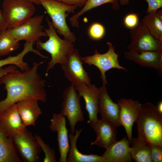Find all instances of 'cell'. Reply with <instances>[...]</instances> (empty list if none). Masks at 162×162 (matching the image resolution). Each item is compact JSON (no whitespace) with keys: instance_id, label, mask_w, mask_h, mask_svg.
<instances>
[{"instance_id":"6da1fadb","label":"cell","mask_w":162,"mask_h":162,"mask_svg":"<svg viewBox=\"0 0 162 162\" xmlns=\"http://www.w3.org/2000/svg\"><path fill=\"white\" fill-rule=\"evenodd\" d=\"M43 63L33 62L28 70L9 73L0 78V85H4L7 91L6 98L0 101V113L22 100L33 98L46 102V81L38 72L39 66Z\"/></svg>"},{"instance_id":"7a4b0ae2","label":"cell","mask_w":162,"mask_h":162,"mask_svg":"<svg viewBox=\"0 0 162 162\" xmlns=\"http://www.w3.org/2000/svg\"><path fill=\"white\" fill-rule=\"evenodd\" d=\"M135 122L137 138L150 145L162 146V113L157 106L148 102L141 104Z\"/></svg>"},{"instance_id":"3957f363","label":"cell","mask_w":162,"mask_h":162,"mask_svg":"<svg viewBox=\"0 0 162 162\" xmlns=\"http://www.w3.org/2000/svg\"><path fill=\"white\" fill-rule=\"evenodd\" d=\"M46 20L48 28L44 29L48 37V39L45 42L39 40L36 42V45L38 49L45 50L51 56V58L48 63L45 73V76H47L49 71L53 69L56 64H59L61 65L64 64L68 56L74 51L75 49L73 42L62 39L59 37L48 17Z\"/></svg>"},{"instance_id":"277c9868","label":"cell","mask_w":162,"mask_h":162,"mask_svg":"<svg viewBox=\"0 0 162 162\" xmlns=\"http://www.w3.org/2000/svg\"><path fill=\"white\" fill-rule=\"evenodd\" d=\"M38 1L50 17L57 33L62 35L64 39L75 43L76 38L68 26L66 18L69 14H75L77 7L65 4L58 0Z\"/></svg>"},{"instance_id":"5b68a950","label":"cell","mask_w":162,"mask_h":162,"mask_svg":"<svg viewBox=\"0 0 162 162\" xmlns=\"http://www.w3.org/2000/svg\"><path fill=\"white\" fill-rule=\"evenodd\" d=\"M34 4L26 0H4L2 13L7 29H11L33 16Z\"/></svg>"},{"instance_id":"8992f818","label":"cell","mask_w":162,"mask_h":162,"mask_svg":"<svg viewBox=\"0 0 162 162\" xmlns=\"http://www.w3.org/2000/svg\"><path fill=\"white\" fill-rule=\"evenodd\" d=\"M60 113L67 117L70 126L71 134L75 132V127L78 122L85 120L80 102L81 96L72 84L65 89L63 94Z\"/></svg>"},{"instance_id":"52a82bcc","label":"cell","mask_w":162,"mask_h":162,"mask_svg":"<svg viewBox=\"0 0 162 162\" xmlns=\"http://www.w3.org/2000/svg\"><path fill=\"white\" fill-rule=\"evenodd\" d=\"M44 16H33L13 28L8 30L16 40L34 43L42 37H47L42 25Z\"/></svg>"},{"instance_id":"ba28073f","label":"cell","mask_w":162,"mask_h":162,"mask_svg":"<svg viewBox=\"0 0 162 162\" xmlns=\"http://www.w3.org/2000/svg\"><path fill=\"white\" fill-rule=\"evenodd\" d=\"M106 44L108 50L106 52L100 54L97 50H95L93 55L81 57L84 63L90 66L94 65L98 68L101 73L100 77L103 83L106 85L107 82L106 73L108 70L116 68L127 71L126 68L120 65L118 59V55L115 52L114 46L110 42H107Z\"/></svg>"},{"instance_id":"9c48e42d","label":"cell","mask_w":162,"mask_h":162,"mask_svg":"<svg viewBox=\"0 0 162 162\" xmlns=\"http://www.w3.org/2000/svg\"><path fill=\"white\" fill-rule=\"evenodd\" d=\"M129 51L140 53L145 51H162V43L152 35L140 21L130 29Z\"/></svg>"},{"instance_id":"30bf717a","label":"cell","mask_w":162,"mask_h":162,"mask_svg":"<svg viewBox=\"0 0 162 162\" xmlns=\"http://www.w3.org/2000/svg\"><path fill=\"white\" fill-rule=\"evenodd\" d=\"M16 151L24 162H38L41 148L35 137L27 128L12 137Z\"/></svg>"},{"instance_id":"8fae6325","label":"cell","mask_w":162,"mask_h":162,"mask_svg":"<svg viewBox=\"0 0 162 162\" xmlns=\"http://www.w3.org/2000/svg\"><path fill=\"white\" fill-rule=\"evenodd\" d=\"M81 57L75 49L61 65L65 76L75 87L82 83L88 86L91 84V78L83 68Z\"/></svg>"},{"instance_id":"7c38bea8","label":"cell","mask_w":162,"mask_h":162,"mask_svg":"<svg viewBox=\"0 0 162 162\" xmlns=\"http://www.w3.org/2000/svg\"><path fill=\"white\" fill-rule=\"evenodd\" d=\"M120 108L119 118L126 131L130 142L132 138V129L138 116L141 104L137 100L122 98L118 101Z\"/></svg>"},{"instance_id":"4fadbf2b","label":"cell","mask_w":162,"mask_h":162,"mask_svg":"<svg viewBox=\"0 0 162 162\" xmlns=\"http://www.w3.org/2000/svg\"><path fill=\"white\" fill-rule=\"evenodd\" d=\"M99 89L98 110L101 119L116 128L121 126L118 104L111 99L107 92L106 85L103 84Z\"/></svg>"},{"instance_id":"5bb4252c","label":"cell","mask_w":162,"mask_h":162,"mask_svg":"<svg viewBox=\"0 0 162 162\" xmlns=\"http://www.w3.org/2000/svg\"><path fill=\"white\" fill-rule=\"evenodd\" d=\"M49 128L53 132H57V140L60 153L59 162H67V158L70 146L66 126L65 117L60 113H54L50 120Z\"/></svg>"},{"instance_id":"9a60e30c","label":"cell","mask_w":162,"mask_h":162,"mask_svg":"<svg viewBox=\"0 0 162 162\" xmlns=\"http://www.w3.org/2000/svg\"><path fill=\"white\" fill-rule=\"evenodd\" d=\"M79 94L85 101V107L88 115L87 122H93L98 119L99 113L98 102L99 88L94 84L88 86L84 83L75 87Z\"/></svg>"},{"instance_id":"2e32d148","label":"cell","mask_w":162,"mask_h":162,"mask_svg":"<svg viewBox=\"0 0 162 162\" xmlns=\"http://www.w3.org/2000/svg\"><path fill=\"white\" fill-rule=\"evenodd\" d=\"M95 132L97 137L91 145H97L106 149L117 140L116 127L102 119L87 122Z\"/></svg>"},{"instance_id":"e0dca14e","label":"cell","mask_w":162,"mask_h":162,"mask_svg":"<svg viewBox=\"0 0 162 162\" xmlns=\"http://www.w3.org/2000/svg\"><path fill=\"white\" fill-rule=\"evenodd\" d=\"M0 125L7 135L12 137L26 129L14 104L0 113Z\"/></svg>"},{"instance_id":"ac0fdd59","label":"cell","mask_w":162,"mask_h":162,"mask_svg":"<svg viewBox=\"0 0 162 162\" xmlns=\"http://www.w3.org/2000/svg\"><path fill=\"white\" fill-rule=\"evenodd\" d=\"M125 58L143 67L153 68L160 76L162 72V51H145L140 53L128 51L124 52Z\"/></svg>"},{"instance_id":"d6986e66","label":"cell","mask_w":162,"mask_h":162,"mask_svg":"<svg viewBox=\"0 0 162 162\" xmlns=\"http://www.w3.org/2000/svg\"><path fill=\"white\" fill-rule=\"evenodd\" d=\"M130 143L127 137H124L112 144L102 156L103 162L132 161Z\"/></svg>"},{"instance_id":"ffe728a7","label":"cell","mask_w":162,"mask_h":162,"mask_svg":"<svg viewBox=\"0 0 162 162\" xmlns=\"http://www.w3.org/2000/svg\"><path fill=\"white\" fill-rule=\"evenodd\" d=\"M38 100L30 98L22 100L16 103L17 109L24 124L35 126L36 120L42 114Z\"/></svg>"},{"instance_id":"44dd1931","label":"cell","mask_w":162,"mask_h":162,"mask_svg":"<svg viewBox=\"0 0 162 162\" xmlns=\"http://www.w3.org/2000/svg\"><path fill=\"white\" fill-rule=\"evenodd\" d=\"M83 130L76 129L75 134H70L68 136L70 146L69 154L67 158V162H103L102 156L96 154H86L82 153L78 149L76 142Z\"/></svg>"},{"instance_id":"7402d4cb","label":"cell","mask_w":162,"mask_h":162,"mask_svg":"<svg viewBox=\"0 0 162 162\" xmlns=\"http://www.w3.org/2000/svg\"><path fill=\"white\" fill-rule=\"evenodd\" d=\"M33 43L26 42L22 51L14 56H9L7 58L0 60V69L3 67L8 64L14 65L18 68L22 72L29 70L30 68L28 64L23 61V58L28 52H32L38 55L43 58H46L47 57L42 54L37 50L33 47Z\"/></svg>"},{"instance_id":"603a6c76","label":"cell","mask_w":162,"mask_h":162,"mask_svg":"<svg viewBox=\"0 0 162 162\" xmlns=\"http://www.w3.org/2000/svg\"><path fill=\"white\" fill-rule=\"evenodd\" d=\"M12 137L8 136L0 125V162H22Z\"/></svg>"},{"instance_id":"cb8c5ba5","label":"cell","mask_w":162,"mask_h":162,"mask_svg":"<svg viewBox=\"0 0 162 162\" xmlns=\"http://www.w3.org/2000/svg\"><path fill=\"white\" fill-rule=\"evenodd\" d=\"M130 154L136 162H152L150 154V145L138 138H132Z\"/></svg>"},{"instance_id":"d4e9b609","label":"cell","mask_w":162,"mask_h":162,"mask_svg":"<svg viewBox=\"0 0 162 162\" xmlns=\"http://www.w3.org/2000/svg\"><path fill=\"white\" fill-rule=\"evenodd\" d=\"M119 0H86L85 5L78 12L74 14L69 19L70 24L73 27H79L78 21L79 17L85 12L101 5L110 3L112 5V8L114 10L120 9Z\"/></svg>"},{"instance_id":"484cf974","label":"cell","mask_w":162,"mask_h":162,"mask_svg":"<svg viewBox=\"0 0 162 162\" xmlns=\"http://www.w3.org/2000/svg\"><path fill=\"white\" fill-rule=\"evenodd\" d=\"M141 22L152 35L162 43V20L156 12L147 14Z\"/></svg>"},{"instance_id":"4316f807","label":"cell","mask_w":162,"mask_h":162,"mask_svg":"<svg viewBox=\"0 0 162 162\" xmlns=\"http://www.w3.org/2000/svg\"><path fill=\"white\" fill-rule=\"evenodd\" d=\"M19 41L15 40L8 30H2L0 34V56L7 55L17 49L20 46Z\"/></svg>"},{"instance_id":"83f0119b","label":"cell","mask_w":162,"mask_h":162,"mask_svg":"<svg viewBox=\"0 0 162 162\" xmlns=\"http://www.w3.org/2000/svg\"><path fill=\"white\" fill-rule=\"evenodd\" d=\"M35 137L41 148L43 151L45 155L44 162H56V153L53 148L45 143L41 137L38 135L35 134Z\"/></svg>"},{"instance_id":"f1b7e54d","label":"cell","mask_w":162,"mask_h":162,"mask_svg":"<svg viewBox=\"0 0 162 162\" xmlns=\"http://www.w3.org/2000/svg\"><path fill=\"white\" fill-rule=\"evenodd\" d=\"M105 29L101 24L95 22L92 24L88 30V34L92 39L98 40L101 39L104 35Z\"/></svg>"},{"instance_id":"f546056e","label":"cell","mask_w":162,"mask_h":162,"mask_svg":"<svg viewBox=\"0 0 162 162\" xmlns=\"http://www.w3.org/2000/svg\"><path fill=\"white\" fill-rule=\"evenodd\" d=\"M150 154L152 162H162V146L155 144L150 145Z\"/></svg>"},{"instance_id":"4dcf8cb0","label":"cell","mask_w":162,"mask_h":162,"mask_svg":"<svg viewBox=\"0 0 162 162\" xmlns=\"http://www.w3.org/2000/svg\"><path fill=\"white\" fill-rule=\"evenodd\" d=\"M124 22L126 27L130 29L133 28L139 22L138 16L135 13L129 14L125 16Z\"/></svg>"},{"instance_id":"1f68e13d","label":"cell","mask_w":162,"mask_h":162,"mask_svg":"<svg viewBox=\"0 0 162 162\" xmlns=\"http://www.w3.org/2000/svg\"><path fill=\"white\" fill-rule=\"evenodd\" d=\"M148 4L146 13H155L162 7V0H145Z\"/></svg>"},{"instance_id":"d6a6232c","label":"cell","mask_w":162,"mask_h":162,"mask_svg":"<svg viewBox=\"0 0 162 162\" xmlns=\"http://www.w3.org/2000/svg\"><path fill=\"white\" fill-rule=\"evenodd\" d=\"M20 71L17 69V67L14 65H10L7 67L0 69V78L4 75L11 72H16Z\"/></svg>"},{"instance_id":"836d02e7","label":"cell","mask_w":162,"mask_h":162,"mask_svg":"<svg viewBox=\"0 0 162 162\" xmlns=\"http://www.w3.org/2000/svg\"><path fill=\"white\" fill-rule=\"evenodd\" d=\"M65 4L74 5L77 7H83L85 5L86 0H58Z\"/></svg>"},{"instance_id":"e575fe53","label":"cell","mask_w":162,"mask_h":162,"mask_svg":"<svg viewBox=\"0 0 162 162\" xmlns=\"http://www.w3.org/2000/svg\"><path fill=\"white\" fill-rule=\"evenodd\" d=\"M6 29H7L6 26L2 17V11L0 10V29L3 30Z\"/></svg>"},{"instance_id":"d590c367","label":"cell","mask_w":162,"mask_h":162,"mask_svg":"<svg viewBox=\"0 0 162 162\" xmlns=\"http://www.w3.org/2000/svg\"><path fill=\"white\" fill-rule=\"evenodd\" d=\"M130 1V0H119V4L122 5H126L129 3Z\"/></svg>"},{"instance_id":"8d00e7d4","label":"cell","mask_w":162,"mask_h":162,"mask_svg":"<svg viewBox=\"0 0 162 162\" xmlns=\"http://www.w3.org/2000/svg\"><path fill=\"white\" fill-rule=\"evenodd\" d=\"M158 111L161 113H162V102L160 101L158 104L157 106Z\"/></svg>"},{"instance_id":"74e56055","label":"cell","mask_w":162,"mask_h":162,"mask_svg":"<svg viewBox=\"0 0 162 162\" xmlns=\"http://www.w3.org/2000/svg\"><path fill=\"white\" fill-rule=\"evenodd\" d=\"M156 13L158 16L162 20V10H158L156 12Z\"/></svg>"},{"instance_id":"f35d334b","label":"cell","mask_w":162,"mask_h":162,"mask_svg":"<svg viewBox=\"0 0 162 162\" xmlns=\"http://www.w3.org/2000/svg\"><path fill=\"white\" fill-rule=\"evenodd\" d=\"M26 0L30 1L33 3L34 4H40V3H39L38 0Z\"/></svg>"},{"instance_id":"ab89813d","label":"cell","mask_w":162,"mask_h":162,"mask_svg":"<svg viewBox=\"0 0 162 162\" xmlns=\"http://www.w3.org/2000/svg\"><path fill=\"white\" fill-rule=\"evenodd\" d=\"M2 30H1L0 29V33H1V32H2Z\"/></svg>"}]
</instances>
